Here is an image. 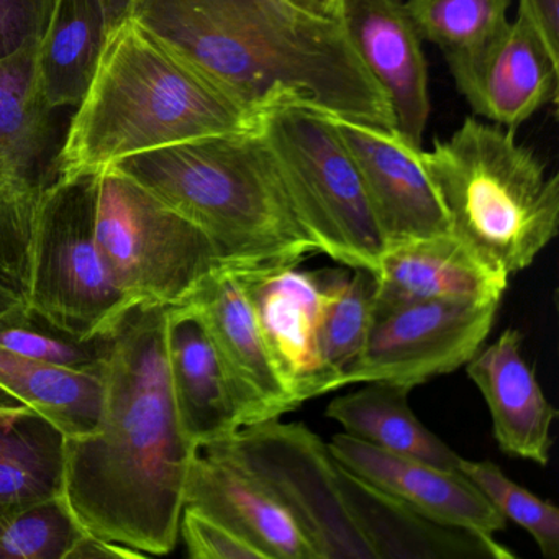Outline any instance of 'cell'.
<instances>
[{
    "label": "cell",
    "instance_id": "obj_1",
    "mask_svg": "<svg viewBox=\"0 0 559 559\" xmlns=\"http://www.w3.org/2000/svg\"><path fill=\"white\" fill-rule=\"evenodd\" d=\"M166 310L136 306L127 313L107 343L99 425L64 441V497L81 528L146 556L178 545L198 451L173 399Z\"/></svg>",
    "mask_w": 559,
    "mask_h": 559
},
{
    "label": "cell",
    "instance_id": "obj_2",
    "mask_svg": "<svg viewBox=\"0 0 559 559\" xmlns=\"http://www.w3.org/2000/svg\"><path fill=\"white\" fill-rule=\"evenodd\" d=\"M132 19L258 119L304 106L395 129L340 19L284 0H136Z\"/></svg>",
    "mask_w": 559,
    "mask_h": 559
},
{
    "label": "cell",
    "instance_id": "obj_3",
    "mask_svg": "<svg viewBox=\"0 0 559 559\" xmlns=\"http://www.w3.org/2000/svg\"><path fill=\"white\" fill-rule=\"evenodd\" d=\"M260 123L130 19L110 35L90 91L68 122L61 175L97 171L140 153Z\"/></svg>",
    "mask_w": 559,
    "mask_h": 559
},
{
    "label": "cell",
    "instance_id": "obj_4",
    "mask_svg": "<svg viewBox=\"0 0 559 559\" xmlns=\"http://www.w3.org/2000/svg\"><path fill=\"white\" fill-rule=\"evenodd\" d=\"M112 168L198 225L227 266H277L319 253L260 127L140 153Z\"/></svg>",
    "mask_w": 559,
    "mask_h": 559
},
{
    "label": "cell",
    "instance_id": "obj_5",
    "mask_svg": "<svg viewBox=\"0 0 559 559\" xmlns=\"http://www.w3.org/2000/svg\"><path fill=\"white\" fill-rule=\"evenodd\" d=\"M421 163L451 234L493 270L520 273L558 235V175L513 130L467 117Z\"/></svg>",
    "mask_w": 559,
    "mask_h": 559
},
{
    "label": "cell",
    "instance_id": "obj_6",
    "mask_svg": "<svg viewBox=\"0 0 559 559\" xmlns=\"http://www.w3.org/2000/svg\"><path fill=\"white\" fill-rule=\"evenodd\" d=\"M260 129L319 253L374 274L388 243L333 117L310 107H277L261 117Z\"/></svg>",
    "mask_w": 559,
    "mask_h": 559
},
{
    "label": "cell",
    "instance_id": "obj_7",
    "mask_svg": "<svg viewBox=\"0 0 559 559\" xmlns=\"http://www.w3.org/2000/svg\"><path fill=\"white\" fill-rule=\"evenodd\" d=\"M97 173L61 176L45 199L27 297L35 319L80 342L112 335L139 306L119 286L97 245Z\"/></svg>",
    "mask_w": 559,
    "mask_h": 559
},
{
    "label": "cell",
    "instance_id": "obj_8",
    "mask_svg": "<svg viewBox=\"0 0 559 559\" xmlns=\"http://www.w3.org/2000/svg\"><path fill=\"white\" fill-rule=\"evenodd\" d=\"M94 234L117 283L139 306H179L227 266L198 225L112 166L97 173Z\"/></svg>",
    "mask_w": 559,
    "mask_h": 559
},
{
    "label": "cell",
    "instance_id": "obj_9",
    "mask_svg": "<svg viewBox=\"0 0 559 559\" xmlns=\"http://www.w3.org/2000/svg\"><path fill=\"white\" fill-rule=\"evenodd\" d=\"M202 450L234 464L273 496L320 559H376L346 500L342 464L306 425L271 418Z\"/></svg>",
    "mask_w": 559,
    "mask_h": 559
},
{
    "label": "cell",
    "instance_id": "obj_10",
    "mask_svg": "<svg viewBox=\"0 0 559 559\" xmlns=\"http://www.w3.org/2000/svg\"><path fill=\"white\" fill-rule=\"evenodd\" d=\"M35 50L0 63V283L27 302L45 199L60 181L68 123L35 83Z\"/></svg>",
    "mask_w": 559,
    "mask_h": 559
},
{
    "label": "cell",
    "instance_id": "obj_11",
    "mask_svg": "<svg viewBox=\"0 0 559 559\" xmlns=\"http://www.w3.org/2000/svg\"><path fill=\"white\" fill-rule=\"evenodd\" d=\"M500 300H421L374 316L343 388L382 381L415 389L466 365L489 336Z\"/></svg>",
    "mask_w": 559,
    "mask_h": 559
},
{
    "label": "cell",
    "instance_id": "obj_12",
    "mask_svg": "<svg viewBox=\"0 0 559 559\" xmlns=\"http://www.w3.org/2000/svg\"><path fill=\"white\" fill-rule=\"evenodd\" d=\"M299 264L237 267L277 376L297 407L338 389L320 352L322 270Z\"/></svg>",
    "mask_w": 559,
    "mask_h": 559
},
{
    "label": "cell",
    "instance_id": "obj_13",
    "mask_svg": "<svg viewBox=\"0 0 559 559\" xmlns=\"http://www.w3.org/2000/svg\"><path fill=\"white\" fill-rule=\"evenodd\" d=\"M444 60L473 112L503 129L515 132L558 100L559 61L520 15L476 50Z\"/></svg>",
    "mask_w": 559,
    "mask_h": 559
},
{
    "label": "cell",
    "instance_id": "obj_14",
    "mask_svg": "<svg viewBox=\"0 0 559 559\" xmlns=\"http://www.w3.org/2000/svg\"><path fill=\"white\" fill-rule=\"evenodd\" d=\"M352 152L388 247L451 234L447 214L421 163L420 146L395 129L333 117Z\"/></svg>",
    "mask_w": 559,
    "mask_h": 559
},
{
    "label": "cell",
    "instance_id": "obj_15",
    "mask_svg": "<svg viewBox=\"0 0 559 559\" xmlns=\"http://www.w3.org/2000/svg\"><path fill=\"white\" fill-rule=\"evenodd\" d=\"M179 306L199 317L214 342L237 388L245 427L297 408L274 368L237 267H218Z\"/></svg>",
    "mask_w": 559,
    "mask_h": 559
},
{
    "label": "cell",
    "instance_id": "obj_16",
    "mask_svg": "<svg viewBox=\"0 0 559 559\" xmlns=\"http://www.w3.org/2000/svg\"><path fill=\"white\" fill-rule=\"evenodd\" d=\"M340 21L359 60L384 91L395 130L421 148L430 117L428 67L407 9L401 0H343Z\"/></svg>",
    "mask_w": 559,
    "mask_h": 559
},
{
    "label": "cell",
    "instance_id": "obj_17",
    "mask_svg": "<svg viewBox=\"0 0 559 559\" xmlns=\"http://www.w3.org/2000/svg\"><path fill=\"white\" fill-rule=\"evenodd\" d=\"M333 457L356 476L391 493L431 522L493 538L507 520L461 471L402 456L338 433L330 440Z\"/></svg>",
    "mask_w": 559,
    "mask_h": 559
},
{
    "label": "cell",
    "instance_id": "obj_18",
    "mask_svg": "<svg viewBox=\"0 0 559 559\" xmlns=\"http://www.w3.org/2000/svg\"><path fill=\"white\" fill-rule=\"evenodd\" d=\"M374 277V316L421 300H502L510 280L453 234L391 245Z\"/></svg>",
    "mask_w": 559,
    "mask_h": 559
},
{
    "label": "cell",
    "instance_id": "obj_19",
    "mask_svg": "<svg viewBox=\"0 0 559 559\" xmlns=\"http://www.w3.org/2000/svg\"><path fill=\"white\" fill-rule=\"evenodd\" d=\"M166 356L179 424L195 448L245 427L237 388L207 330L188 307L166 310Z\"/></svg>",
    "mask_w": 559,
    "mask_h": 559
},
{
    "label": "cell",
    "instance_id": "obj_20",
    "mask_svg": "<svg viewBox=\"0 0 559 559\" xmlns=\"http://www.w3.org/2000/svg\"><path fill=\"white\" fill-rule=\"evenodd\" d=\"M185 507L199 510L260 549L266 559H320L289 512L243 471L198 448Z\"/></svg>",
    "mask_w": 559,
    "mask_h": 559
},
{
    "label": "cell",
    "instance_id": "obj_21",
    "mask_svg": "<svg viewBox=\"0 0 559 559\" xmlns=\"http://www.w3.org/2000/svg\"><path fill=\"white\" fill-rule=\"evenodd\" d=\"M522 343L519 330H503L492 345L480 348L466 362V371L486 399L500 450L546 466L558 411L543 394L535 369L523 356Z\"/></svg>",
    "mask_w": 559,
    "mask_h": 559
},
{
    "label": "cell",
    "instance_id": "obj_22",
    "mask_svg": "<svg viewBox=\"0 0 559 559\" xmlns=\"http://www.w3.org/2000/svg\"><path fill=\"white\" fill-rule=\"evenodd\" d=\"M342 483L349 509L368 536L376 559L515 558L496 538L431 522L343 464Z\"/></svg>",
    "mask_w": 559,
    "mask_h": 559
},
{
    "label": "cell",
    "instance_id": "obj_23",
    "mask_svg": "<svg viewBox=\"0 0 559 559\" xmlns=\"http://www.w3.org/2000/svg\"><path fill=\"white\" fill-rule=\"evenodd\" d=\"M110 34L100 0H55L35 50V83L53 109H76L90 91Z\"/></svg>",
    "mask_w": 559,
    "mask_h": 559
},
{
    "label": "cell",
    "instance_id": "obj_24",
    "mask_svg": "<svg viewBox=\"0 0 559 559\" xmlns=\"http://www.w3.org/2000/svg\"><path fill=\"white\" fill-rule=\"evenodd\" d=\"M100 371H71L22 358L0 346V411L44 415L67 438L93 433L103 414Z\"/></svg>",
    "mask_w": 559,
    "mask_h": 559
},
{
    "label": "cell",
    "instance_id": "obj_25",
    "mask_svg": "<svg viewBox=\"0 0 559 559\" xmlns=\"http://www.w3.org/2000/svg\"><path fill=\"white\" fill-rule=\"evenodd\" d=\"M362 389L333 399L325 415L345 433L402 456L460 471L463 457L431 433L408 405L412 389L391 382H362Z\"/></svg>",
    "mask_w": 559,
    "mask_h": 559
},
{
    "label": "cell",
    "instance_id": "obj_26",
    "mask_svg": "<svg viewBox=\"0 0 559 559\" xmlns=\"http://www.w3.org/2000/svg\"><path fill=\"white\" fill-rule=\"evenodd\" d=\"M67 437L31 408L0 411V525L64 493Z\"/></svg>",
    "mask_w": 559,
    "mask_h": 559
},
{
    "label": "cell",
    "instance_id": "obj_27",
    "mask_svg": "<svg viewBox=\"0 0 559 559\" xmlns=\"http://www.w3.org/2000/svg\"><path fill=\"white\" fill-rule=\"evenodd\" d=\"M320 352L338 389L361 355L374 320L376 277L371 271L322 270Z\"/></svg>",
    "mask_w": 559,
    "mask_h": 559
},
{
    "label": "cell",
    "instance_id": "obj_28",
    "mask_svg": "<svg viewBox=\"0 0 559 559\" xmlns=\"http://www.w3.org/2000/svg\"><path fill=\"white\" fill-rule=\"evenodd\" d=\"M512 0H407L408 17L421 41L447 57L467 53L506 27Z\"/></svg>",
    "mask_w": 559,
    "mask_h": 559
},
{
    "label": "cell",
    "instance_id": "obj_29",
    "mask_svg": "<svg viewBox=\"0 0 559 559\" xmlns=\"http://www.w3.org/2000/svg\"><path fill=\"white\" fill-rule=\"evenodd\" d=\"M460 471L506 520L530 533L546 559L559 558V510L503 474L490 461L461 460Z\"/></svg>",
    "mask_w": 559,
    "mask_h": 559
},
{
    "label": "cell",
    "instance_id": "obj_30",
    "mask_svg": "<svg viewBox=\"0 0 559 559\" xmlns=\"http://www.w3.org/2000/svg\"><path fill=\"white\" fill-rule=\"evenodd\" d=\"M83 533L64 493L51 497L0 525V559H67Z\"/></svg>",
    "mask_w": 559,
    "mask_h": 559
},
{
    "label": "cell",
    "instance_id": "obj_31",
    "mask_svg": "<svg viewBox=\"0 0 559 559\" xmlns=\"http://www.w3.org/2000/svg\"><path fill=\"white\" fill-rule=\"evenodd\" d=\"M107 338L80 342L57 332L34 316L0 326V346L41 365L71 371H100L106 358Z\"/></svg>",
    "mask_w": 559,
    "mask_h": 559
},
{
    "label": "cell",
    "instance_id": "obj_32",
    "mask_svg": "<svg viewBox=\"0 0 559 559\" xmlns=\"http://www.w3.org/2000/svg\"><path fill=\"white\" fill-rule=\"evenodd\" d=\"M179 536L192 559H266L247 539L191 507L182 509Z\"/></svg>",
    "mask_w": 559,
    "mask_h": 559
},
{
    "label": "cell",
    "instance_id": "obj_33",
    "mask_svg": "<svg viewBox=\"0 0 559 559\" xmlns=\"http://www.w3.org/2000/svg\"><path fill=\"white\" fill-rule=\"evenodd\" d=\"M55 0H0V63L37 47Z\"/></svg>",
    "mask_w": 559,
    "mask_h": 559
},
{
    "label": "cell",
    "instance_id": "obj_34",
    "mask_svg": "<svg viewBox=\"0 0 559 559\" xmlns=\"http://www.w3.org/2000/svg\"><path fill=\"white\" fill-rule=\"evenodd\" d=\"M519 15L532 25L549 55L559 61V0H519Z\"/></svg>",
    "mask_w": 559,
    "mask_h": 559
},
{
    "label": "cell",
    "instance_id": "obj_35",
    "mask_svg": "<svg viewBox=\"0 0 559 559\" xmlns=\"http://www.w3.org/2000/svg\"><path fill=\"white\" fill-rule=\"evenodd\" d=\"M146 558L136 549L127 548L119 543L109 542L100 536L84 532L74 543L67 559H139Z\"/></svg>",
    "mask_w": 559,
    "mask_h": 559
},
{
    "label": "cell",
    "instance_id": "obj_36",
    "mask_svg": "<svg viewBox=\"0 0 559 559\" xmlns=\"http://www.w3.org/2000/svg\"><path fill=\"white\" fill-rule=\"evenodd\" d=\"M28 316H31V310H28L24 297L0 283V326Z\"/></svg>",
    "mask_w": 559,
    "mask_h": 559
},
{
    "label": "cell",
    "instance_id": "obj_37",
    "mask_svg": "<svg viewBox=\"0 0 559 559\" xmlns=\"http://www.w3.org/2000/svg\"><path fill=\"white\" fill-rule=\"evenodd\" d=\"M290 8L317 19H340L343 0H286Z\"/></svg>",
    "mask_w": 559,
    "mask_h": 559
},
{
    "label": "cell",
    "instance_id": "obj_38",
    "mask_svg": "<svg viewBox=\"0 0 559 559\" xmlns=\"http://www.w3.org/2000/svg\"><path fill=\"white\" fill-rule=\"evenodd\" d=\"M104 12H106L107 27L109 34L119 31L126 22L132 19L133 9H135L136 0H100Z\"/></svg>",
    "mask_w": 559,
    "mask_h": 559
},
{
    "label": "cell",
    "instance_id": "obj_39",
    "mask_svg": "<svg viewBox=\"0 0 559 559\" xmlns=\"http://www.w3.org/2000/svg\"><path fill=\"white\" fill-rule=\"evenodd\" d=\"M284 2H286V0H284ZM286 4H287V2H286Z\"/></svg>",
    "mask_w": 559,
    "mask_h": 559
}]
</instances>
